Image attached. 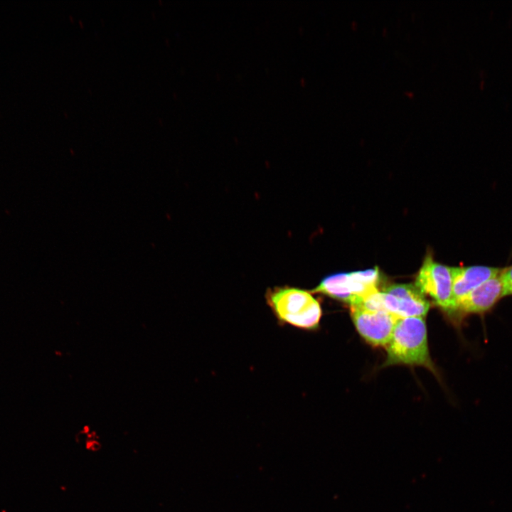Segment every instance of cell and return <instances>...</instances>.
<instances>
[{"mask_svg": "<svg viewBox=\"0 0 512 512\" xmlns=\"http://www.w3.org/2000/svg\"><path fill=\"white\" fill-rule=\"evenodd\" d=\"M415 286L430 296L444 311L455 317L452 267L435 262L426 257L416 277Z\"/></svg>", "mask_w": 512, "mask_h": 512, "instance_id": "3957f363", "label": "cell"}, {"mask_svg": "<svg viewBox=\"0 0 512 512\" xmlns=\"http://www.w3.org/2000/svg\"><path fill=\"white\" fill-rule=\"evenodd\" d=\"M501 277L504 285L505 297L512 296V265L502 268Z\"/></svg>", "mask_w": 512, "mask_h": 512, "instance_id": "9c48e42d", "label": "cell"}, {"mask_svg": "<svg viewBox=\"0 0 512 512\" xmlns=\"http://www.w3.org/2000/svg\"><path fill=\"white\" fill-rule=\"evenodd\" d=\"M265 297L279 324L305 331L318 329L322 309L311 291L296 287L277 286L269 288Z\"/></svg>", "mask_w": 512, "mask_h": 512, "instance_id": "6da1fadb", "label": "cell"}, {"mask_svg": "<svg viewBox=\"0 0 512 512\" xmlns=\"http://www.w3.org/2000/svg\"><path fill=\"white\" fill-rule=\"evenodd\" d=\"M311 292L348 303L350 306L356 304L349 273H337L325 277Z\"/></svg>", "mask_w": 512, "mask_h": 512, "instance_id": "ba28073f", "label": "cell"}, {"mask_svg": "<svg viewBox=\"0 0 512 512\" xmlns=\"http://www.w3.org/2000/svg\"><path fill=\"white\" fill-rule=\"evenodd\" d=\"M386 347L385 366L417 365L432 368L424 317L399 318Z\"/></svg>", "mask_w": 512, "mask_h": 512, "instance_id": "7a4b0ae2", "label": "cell"}, {"mask_svg": "<svg viewBox=\"0 0 512 512\" xmlns=\"http://www.w3.org/2000/svg\"><path fill=\"white\" fill-rule=\"evenodd\" d=\"M385 310L398 318L425 317L430 303L414 284H391L382 292Z\"/></svg>", "mask_w": 512, "mask_h": 512, "instance_id": "5b68a950", "label": "cell"}, {"mask_svg": "<svg viewBox=\"0 0 512 512\" xmlns=\"http://www.w3.org/2000/svg\"><path fill=\"white\" fill-rule=\"evenodd\" d=\"M501 271V268L485 265L452 267L455 304L470 292L500 274Z\"/></svg>", "mask_w": 512, "mask_h": 512, "instance_id": "52a82bcc", "label": "cell"}, {"mask_svg": "<svg viewBox=\"0 0 512 512\" xmlns=\"http://www.w3.org/2000/svg\"><path fill=\"white\" fill-rule=\"evenodd\" d=\"M353 324L360 335L375 346H386L398 319L387 311L367 309L360 305L351 306Z\"/></svg>", "mask_w": 512, "mask_h": 512, "instance_id": "277c9868", "label": "cell"}, {"mask_svg": "<svg viewBox=\"0 0 512 512\" xmlns=\"http://www.w3.org/2000/svg\"><path fill=\"white\" fill-rule=\"evenodd\" d=\"M504 297V285L501 272L459 300L456 304L455 316L462 319L468 315L474 314L484 318Z\"/></svg>", "mask_w": 512, "mask_h": 512, "instance_id": "8992f818", "label": "cell"}]
</instances>
